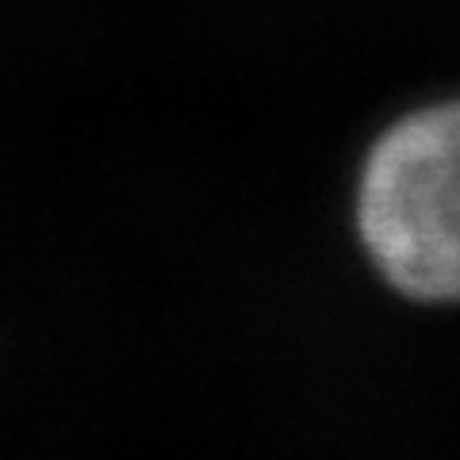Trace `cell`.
Masks as SVG:
<instances>
[{
	"label": "cell",
	"instance_id": "obj_1",
	"mask_svg": "<svg viewBox=\"0 0 460 460\" xmlns=\"http://www.w3.org/2000/svg\"><path fill=\"white\" fill-rule=\"evenodd\" d=\"M361 226L402 292L460 299V100L414 111L380 138L365 169Z\"/></svg>",
	"mask_w": 460,
	"mask_h": 460
}]
</instances>
